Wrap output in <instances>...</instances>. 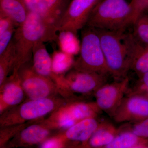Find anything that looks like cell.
<instances>
[{
    "label": "cell",
    "mask_w": 148,
    "mask_h": 148,
    "mask_svg": "<svg viewBox=\"0 0 148 148\" xmlns=\"http://www.w3.org/2000/svg\"><path fill=\"white\" fill-rule=\"evenodd\" d=\"M130 24L132 9L126 0H102L92 10L86 26L99 30L124 32Z\"/></svg>",
    "instance_id": "obj_3"
},
{
    "label": "cell",
    "mask_w": 148,
    "mask_h": 148,
    "mask_svg": "<svg viewBox=\"0 0 148 148\" xmlns=\"http://www.w3.org/2000/svg\"><path fill=\"white\" fill-rule=\"evenodd\" d=\"M119 132L113 125L104 122L99 123L87 143V147L105 148L112 142Z\"/></svg>",
    "instance_id": "obj_17"
},
{
    "label": "cell",
    "mask_w": 148,
    "mask_h": 148,
    "mask_svg": "<svg viewBox=\"0 0 148 148\" xmlns=\"http://www.w3.org/2000/svg\"><path fill=\"white\" fill-rule=\"evenodd\" d=\"M18 27L15 22L8 16L0 15V34L9 29Z\"/></svg>",
    "instance_id": "obj_29"
},
{
    "label": "cell",
    "mask_w": 148,
    "mask_h": 148,
    "mask_svg": "<svg viewBox=\"0 0 148 148\" xmlns=\"http://www.w3.org/2000/svg\"><path fill=\"white\" fill-rule=\"evenodd\" d=\"M101 110L95 102L69 101L45 119L53 129L66 130L82 120L96 117Z\"/></svg>",
    "instance_id": "obj_7"
},
{
    "label": "cell",
    "mask_w": 148,
    "mask_h": 148,
    "mask_svg": "<svg viewBox=\"0 0 148 148\" xmlns=\"http://www.w3.org/2000/svg\"><path fill=\"white\" fill-rule=\"evenodd\" d=\"M18 75L28 99L38 100L49 98L59 93L54 81L38 73L30 62L20 67Z\"/></svg>",
    "instance_id": "obj_8"
},
{
    "label": "cell",
    "mask_w": 148,
    "mask_h": 148,
    "mask_svg": "<svg viewBox=\"0 0 148 148\" xmlns=\"http://www.w3.org/2000/svg\"><path fill=\"white\" fill-rule=\"evenodd\" d=\"M132 35L140 43L148 45V16L141 15L133 23Z\"/></svg>",
    "instance_id": "obj_21"
},
{
    "label": "cell",
    "mask_w": 148,
    "mask_h": 148,
    "mask_svg": "<svg viewBox=\"0 0 148 148\" xmlns=\"http://www.w3.org/2000/svg\"><path fill=\"white\" fill-rule=\"evenodd\" d=\"M28 11L39 14L49 21L45 0H23Z\"/></svg>",
    "instance_id": "obj_25"
},
{
    "label": "cell",
    "mask_w": 148,
    "mask_h": 148,
    "mask_svg": "<svg viewBox=\"0 0 148 148\" xmlns=\"http://www.w3.org/2000/svg\"><path fill=\"white\" fill-rule=\"evenodd\" d=\"M98 31L110 74L116 80L127 77L130 70V51L128 34L108 30Z\"/></svg>",
    "instance_id": "obj_2"
},
{
    "label": "cell",
    "mask_w": 148,
    "mask_h": 148,
    "mask_svg": "<svg viewBox=\"0 0 148 148\" xmlns=\"http://www.w3.org/2000/svg\"><path fill=\"white\" fill-rule=\"evenodd\" d=\"M129 84L127 77L111 84H106L94 92L95 103L101 111L112 117L127 92Z\"/></svg>",
    "instance_id": "obj_10"
},
{
    "label": "cell",
    "mask_w": 148,
    "mask_h": 148,
    "mask_svg": "<svg viewBox=\"0 0 148 148\" xmlns=\"http://www.w3.org/2000/svg\"><path fill=\"white\" fill-rule=\"evenodd\" d=\"M101 0H72L57 26L58 32L77 35L84 28L92 10Z\"/></svg>",
    "instance_id": "obj_9"
},
{
    "label": "cell",
    "mask_w": 148,
    "mask_h": 148,
    "mask_svg": "<svg viewBox=\"0 0 148 148\" xmlns=\"http://www.w3.org/2000/svg\"><path fill=\"white\" fill-rule=\"evenodd\" d=\"M71 54L58 52L53 56L52 60V71L53 73L59 75L67 71L73 64Z\"/></svg>",
    "instance_id": "obj_22"
},
{
    "label": "cell",
    "mask_w": 148,
    "mask_h": 148,
    "mask_svg": "<svg viewBox=\"0 0 148 148\" xmlns=\"http://www.w3.org/2000/svg\"><path fill=\"white\" fill-rule=\"evenodd\" d=\"M147 96L148 98V90L147 94Z\"/></svg>",
    "instance_id": "obj_31"
},
{
    "label": "cell",
    "mask_w": 148,
    "mask_h": 148,
    "mask_svg": "<svg viewBox=\"0 0 148 148\" xmlns=\"http://www.w3.org/2000/svg\"><path fill=\"white\" fill-rule=\"evenodd\" d=\"M95 118L82 120L55 136L64 143L66 147H71V143L72 147L79 145L87 147L88 140L100 123Z\"/></svg>",
    "instance_id": "obj_12"
},
{
    "label": "cell",
    "mask_w": 148,
    "mask_h": 148,
    "mask_svg": "<svg viewBox=\"0 0 148 148\" xmlns=\"http://www.w3.org/2000/svg\"><path fill=\"white\" fill-rule=\"evenodd\" d=\"M132 9V24L148 8V0H132L130 3Z\"/></svg>",
    "instance_id": "obj_26"
},
{
    "label": "cell",
    "mask_w": 148,
    "mask_h": 148,
    "mask_svg": "<svg viewBox=\"0 0 148 148\" xmlns=\"http://www.w3.org/2000/svg\"><path fill=\"white\" fill-rule=\"evenodd\" d=\"M32 122H34L1 127L0 148H5L9 142L12 140L21 130Z\"/></svg>",
    "instance_id": "obj_23"
},
{
    "label": "cell",
    "mask_w": 148,
    "mask_h": 148,
    "mask_svg": "<svg viewBox=\"0 0 148 148\" xmlns=\"http://www.w3.org/2000/svg\"><path fill=\"white\" fill-rule=\"evenodd\" d=\"M15 30V28L9 29L0 34V55L4 51L10 43Z\"/></svg>",
    "instance_id": "obj_27"
},
{
    "label": "cell",
    "mask_w": 148,
    "mask_h": 148,
    "mask_svg": "<svg viewBox=\"0 0 148 148\" xmlns=\"http://www.w3.org/2000/svg\"><path fill=\"white\" fill-rule=\"evenodd\" d=\"M65 145L60 141L55 136L47 139L40 145V148H64Z\"/></svg>",
    "instance_id": "obj_30"
},
{
    "label": "cell",
    "mask_w": 148,
    "mask_h": 148,
    "mask_svg": "<svg viewBox=\"0 0 148 148\" xmlns=\"http://www.w3.org/2000/svg\"><path fill=\"white\" fill-rule=\"evenodd\" d=\"M12 75L0 86V115L24 102L26 96L21 85L18 71Z\"/></svg>",
    "instance_id": "obj_14"
},
{
    "label": "cell",
    "mask_w": 148,
    "mask_h": 148,
    "mask_svg": "<svg viewBox=\"0 0 148 148\" xmlns=\"http://www.w3.org/2000/svg\"><path fill=\"white\" fill-rule=\"evenodd\" d=\"M53 130L45 119L31 123L11 140L5 147H25L40 145L49 138Z\"/></svg>",
    "instance_id": "obj_13"
},
{
    "label": "cell",
    "mask_w": 148,
    "mask_h": 148,
    "mask_svg": "<svg viewBox=\"0 0 148 148\" xmlns=\"http://www.w3.org/2000/svg\"><path fill=\"white\" fill-rule=\"evenodd\" d=\"M130 70L140 76L148 71V47L144 48L135 38L131 48Z\"/></svg>",
    "instance_id": "obj_18"
},
{
    "label": "cell",
    "mask_w": 148,
    "mask_h": 148,
    "mask_svg": "<svg viewBox=\"0 0 148 148\" xmlns=\"http://www.w3.org/2000/svg\"><path fill=\"white\" fill-rule=\"evenodd\" d=\"M80 54L73 64L74 69L107 75L109 73L96 29L85 26L82 29Z\"/></svg>",
    "instance_id": "obj_5"
},
{
    "label": "cell",
    "mask_w": 148,
    "mask_h": 148,
    "mask_svg": "<svg viewBox=\"0 0 148 148\" xmlns=\"http://www.w3.org/2000/svg\"><path fill=\"white\" fill-rule=\"evenodd\" d=\"M127 123L129 124L123 125L121 129L131 131L140 138H148V117L140 121Z\"/></svg>",
    "instance_id": "obj_24"
},
{
    "label": "cell",
    "mask_w": 148,
    "mask_h": 148,
    "mask_svg": "<svg viewBox=\"0 0 148 148\" xmlns=\"http://www.w3.org/2000/svg\"><path fill=\"white\" fill-rule=\"evenodd\" d=\"M69 101L56 95L38 100L28 99L0 115V127L38 121Z\"/></svg>",
    "instance_id": "obj_4"
},
{
    "label": "cell",
    "mask_w": 148,
    "mask_h": 148,
    "mask_svg": "<svg viewBox=\"0 0 148 148\" xmlns=\"http://www.w3.org/2000/svg\"><path fill=\"white\" fill-rule=\"evenodd\" d=\"M16 61V53L13 40L8 47L0 55V86L8 77L9 74L12 71Z\"/></svg>",
    "instance_id": "obj_20"
},
{
    "label": "cell",
    "mask_w": 148,
    "mask_h": 148,
    "mask_svg": "<svg viewBox=\"0 0 148 148\" xmlns=\"http://www.w3.org/2000/svg\"><path fill=\"white\" fill-rule=\"evenodd\" d=\"M32 66L38 73L52 79V60L43 42H39L35 45L32 53Z\"/></svg>",
    "instance_id": "obj_15"
},
{
    "label": "cell",
    "mask_w": 148,
    "mask_h": 148,
    "mask_svg": "<svg viewBox=\"0 0 148 148\" xmlns=\"http://www.w3.org/2000/svg\"><path fill=\"white\" fill-rule=\"evenodd\" d=\"M107 75L94 72L82 71L74 69L66 76L55 74L53 80L58 92L64 98L73 93L87 94L96 91L107 82Z\"/></svg>",
    "instance_id": "obj_6"
},
{
    "label": "cell",
    "mask_w": 148,
    "mask_h": 148,
    "mask_svg": "<svg viewBox=\"0 0 148 148\" xmlns=\"http://www.w3.org/2000/svg\"><path fill=\"white\" fill-rule=\"evenodd\" d=\"M146 141L131 131L120 129L112 143L105 148H132L144 147Z\"/></svg>",
    "instance_id": "obj_19"
},
{
    "label": "cell",
    "mask_w": 148,
    "mask_h": 148,
    "mask_svg": "<svg viewBox=\"0 0 148 148\" xmlns=\"http://www.w3.org/2000/svg\"><path fill=\"white\" fill-rule=\"evenodd\" d=\"M119 123L135 122L148 117V98L139 94L123 98L112 116Z\"/></svg>",
    "instance_id": "obj_11"
},
{
    "label": "cell",
    "mask_w": 148,
    "mask_h": 148,
    "mask_svg": "<svg viewBox=\"0 0 148 148\" xmlns=\"http://www.w3.org/2000/svg\"><path fill=\"white\" fill-rule=\"evenodd\" d=\"M148 90V71L142 76L140 83L130 92L129 95L140 94L142 91Z\"/></svg>",
    "instance_id": "obj_28"
},
{
    "label": "cell",
    "mask_w": 148,
    "mask_h": 148,
    "mask_svg": "<svg viewBox=\"0 0 148 148\" xmlns=\"http://www.w3.org/2000/svg\"></svg>",
    "instance_id": "obj_32"
},
{
    "label": "cell",
    "mask_w": 148,
    "mask_h": 148,
    "mask_svg": "<svg viewBox=\"0 0 148 148\" xmlns=\"http://www.w3.org/2000/svg\"><path fill=\"white\" fill-rule=\"evenodd\" d=\"M0 10V15L9 17L18 27L26 20L29 12L23 0H1Z\"/></svg>",
    "instance_id": "obj_16"
},
{
    "label": "cell",
    "mask_w": 148,
    "mask_h": 148,
    "mask_svg": "<svg viewBox=\"0 0 148 148\" xmlns=\"http://www.w3.org/2000/svg\"><path fill=\"white\" fill-rule=\"evenodd\" d=\"M57 32L55 24L37 14L29 12L27 19L17 27L12 38L16 53L12 70L18 71L21 66L30 62L33 48L37 42L57 40Z\"/></svg>",
    "instance_id": "obj_1"
}]
</instances>
